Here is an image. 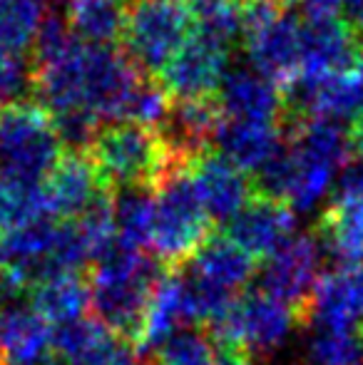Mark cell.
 I'll return each instance as SVG.
<instances>
[{"label": "cell", "mask_w": 363, "mask_h": 365, "mask_svg": "<svg viewBox=\"0 0 363 365\" xmlns=\"http://www.w3.org/2000/svg\"><path fill=\"white\" fill-rule=\"evenodd\" d=\"M165 274L167 269L157 259L117 244L92 264L88 276L92 318L137 353L152 293Z\"/></svg>", "instance_id": "6da1fadb"}, {"label": "cell", "mask_w": 363, "mask_h": 365, "mask_svg": "<svg viewBox=\"0 0 363 365\" xmlns=\"http://www.w3.org/2000/svg\"><path fill=\"white\" fill-rule=\"evenodd\" d=\"M90 159L107 192L130 187L157 192L170 174L192 164L170 147L160 130L135 122L102 125L90 145Z\"/></svg>", "instance_id": "7a4b0ae2"}, {"label": "cell", "mask_w": 363, "mask_h": 365, "mask_svg": "<svg viewBox=\"0 0 363 365\" xmlns=\"http://www.w3.org/2000/svg\"><path fill=\"white\" fill-rule=\"evenodd\" d=\"M209 236L212 217L194 192L189 169L170 174L155 194V221L150 234L155 259L172 274L182 271Z\"/></svg>", "instance_id": "3957f363"}, {"label": "cell", "mask_w": 363, "mask_h": 365, "mask_svg": "<svg viewBox=\"0 0 363 365\" xmlns=\"http://www.w3.org/2000/svg\"><path fill=\"white\" fill-rule=\"evenodd\" d=\"M63 157L53 117L40 102H18L0 110V172L8 179L43 184Z\"/></svg>", "instance_id": "277c9868"}, {"label": "cell", "mask_w": 363, "mask_h": 365, "mask_svg": "<svg viewBox=\"0 0 363 365\" xmlns=\"http://www.w3.org/2000/svg\"><path fill=\"white\" fill-rule=\"evenodd\" d=\"M192 33L187 0H132L122 40L137 68L160 75Z\"/></svg>", "instance_id": "5b68a950"}, {"label": "cell", "mask_w": 363, "mask_h": 365, "mask_svg": "<svg viewBox=\"0 0 363 365\" xmlns=\"http://www.w3.org/2000/svg\"><path fill=\"white\" fill-rule=\"evenodd\" d=\"M296 316L286 303L264 291H247L229 306L222 318L207 326L217 348L244 356H267L286 341Z\"/></svg>", "instance_id": "8992f818"}, {"label": "cell", "mask_w": 363, "mask_h": 365, "mask_svg": "<svg viewBox=\"0 0 363 365\" xmlns=\"http://www.w3.org/2000/svg\"><path fill=\"white\" fill-rule=\"evenodd\" d=\"M299 45L301 55L296 80H321L363 63V35L344 18L306 15L301 20Z\"/></svg>", "instance_id": "52a82bcc"}, {"label": "cell", "mask_w": 363, "mask_h": 365, "mask_svg": "<svg viewBox=\"0 0 363 365\" xmlns=\"http://www.w3.org/2000/svg\"><path fill=\"white\" fill-rule=\"evenodd\" d=\"M311 234L339 264H363V162L349 164Z\"/></svg>", "instance_id": "ba28073f"}, {"label": "cell", "mask_w": 363, "mask_h": 365, "mask_svg": "<svg viewBox=\"0 0 363 365\" xmlns=\"http://www.w3.org/2000/svg\"><path fill=\"white\" fill-rule=\"evenodd\" d=\"M321 256L324 249L319 239L314 234H299L269 256L262 269V291L286 303L294 311L296 323L304 321L309 298L319 281Z\"/></svg>", "instance_id": "9c48e42d"}, {"label": "cell", "mask_w": 363, "mask_h": 365, "mask_svg": "<svg viewBox=\"0 0 363 365\" xmlns=\"http://www.w3.org/2000/svg\"><path fill=\"white\" fill-rule=\"evenodd\" d=\"M227 70L229 48L192 33L180 53L157 75V82L172 97V102L209 100L217 97Z\"/></svg>", "instance_id": "30bf717a"}, {"label": "cell", "mask_w": 363, "mask_h": 365, "mask_svg": "<svg viewBox=\"0 0 363 365\" xmlns=\"http://www.w3.org/2000/svg\"><path fill=\"white\" fill-rule=\"evenodd\" d=\"M301 326L354 331L363 326V264H339L319 276Z\"/></svg>", "instance_id": "8fae6325"}, {"label": "cell", "mask_w": 363, "mask_h": 365, "mask_svg": "<svg viewBox=\"0 0 363 365\" xmlns=\"http://www.w3.org/2000/svg\"><path fill=\"white\" fill-rule=\"evenodd\" d=\"M189 179H192L202 207L217 221L234 219L257 197L254 182L247 177V172L234 167L219 152H209V149L192 159Z\"/></svg>", "instance_id": "7c38bea8"}, {"label": "cell", "mask_w": 363, "mask_h": 365, "mask_svg": "<svg viewBox=\"0 0 363 365\" xmlns=\"http://www.w3.org/2000/svg\"><path fill=\"white\" fill-rule=\"evenodd\" d=\"M296 217L286 204L254 197L234 219L227 221V239L244 249L254 261L269 259L294 239Z\"/></svg>", "instance_id": "4fadbf2b"}, {"label": "cell", "mask_w": 363, "mask_h": 365, "mask_svg": "<svg viewBox=\"0 0 363 365\" xmlns=\"http://www.w3.org/2000/svg\"><path fill=\"white\" fill-rule=\"evenodd\" d=\"M48 214L58 221L78 219L92 204L107 194L95 164L83 152H63L53 172L43 182Z\"/></svg>", "instance_id": "5bb4252c"}, {"label": "cell", "mask_w": 363, "mask_h": 365, "mask_svg": "<svg viewBox=\"0 0 363 365\" xmlns=\"http://www.w3.org/2000/svg\"><path fill=\"white\" fill-rule=\"evenodd\" d=\"M219 110L229 120L281 122L286 107L279 85L252 65L229 68L217 92Z\"/></svg>", "instance_id": "9a60e30c"}, {"label": "cell", "mask_w": 363, "mask_h": 365, "mask_svg": "<svg viewBox=\"0 0 363 365\" xmlns=\"http://www.w3.org/2000/svg\"><path fill=\"white\" fill-rule=\"evenodd\" d=\"M284 127L281 122L229 120L222 117L214 135V147L224 159L242 172L257 174L284 149Z\"/></svg>", "instance_id": "2e32d148"}, {"label": "cell", "mask_w": 363, "mask_h": 365, "mask_svg": "<svg viewBox=\"0 0 363 365\" xmlns=\"http://www.w3.org/2000/svg\"><path fill=\"white\" fill-rule=\"evenodd\" d=\"M53 346L68 365H137L135 348L112 336L95 318L58 326Z\"/></svg>", "instance_id": "e0dca14e"}, {"label": "cell", "mask_w": 363, "mask_h": 365, "mask_svg": "<svg viewBox=\"0 0 363 365\" xmlns=\"http://www.w3.org/2000/svg\"><path fill=\"white\" fill-rule=\"evenodd\" d=\"M299 33L301 20L291 13H281L267 28L247 35L244 45H247L252 68L267 75L276 85L289 87L299 77Z\"/></svg>", "instance_id": "ac0fdd59"}, {"label": "cell", "mask_w": 363, "mask_h": 365, "mask_svg": "<svg viewBox=\"0 0 363 365\" xmlns=\"http://www.w3.org/2000/svg\"><path fill=\"white\" fill-rule=\"evenodd\" d=\"M50 348V323L33 306L15 303L0 311V365H35Z\"/></svg>", "instance_id": "d6986e66"}, {"label": "cell", "mask_w": 363, "mask_h": 365, "mask_svg": "<svg viewBox=\"0 0 363 365\" xmlns=\"http://www.w3.org/2000/svg\"><path fill=\"white\" fill-rule=\"evenodd\" d=\"M189 274L199 281L214 286L219 291H227L234 296V291L244 289L257 274V261L239 249L234 241H229L224 234H212L202 244V249L189 261Z\"/></svg>", "instance_id": "ffe728a7"}, {"label": "cell", "mask_w": 363, "mask_h": 365, "mask_svg": "<svg viewBox=\"0 0 363 365\" xmlns=\"http://www.w3.org/2000/svg\"><path fill=\"white\" fill-rule=\"evenodd\" d=\"M127 10V0H70L65 20L78 40L112 48L125 35Z\"/></svg>", "instance_id": "44dd1931"}, {"label": "cell", "mask_w": 363, "mask_h": 365, "mask_svg": "<svg viewBox=\"0 0 363 365\" xmlns=\"http://www.w3.org/2000/svg\"><path fill=\"white\" fill-rule=\"evenodd\" d=\"M187 323L184 316V303H182V279L180 271H167L155 286L150 301V311L145 318V331H142V341L137 346V361H145L155 348H160L167 338L177 333V328Z\"/></svg>", "instance_id": "7402d4cb"}, {"label": "cell", "mask_w": 363, "mask_h": 365, "mask_svg": "<svg viewBox=\"0 0 363 365\" xmlns=\"http://www.w3.org/2000/svg\"><path fill=\"white\" fill-rule=\"evenodd\" d=\"M30 301L48 323L65 326L80 321L90 308V281L80 274H58L33 286Z\"/></svg>", "instance_id": "603a6c76"}, {"label": "cell", "mask_w": 363, "mask_h": 365, "mask_svg": "<svg viewBox=\"0 0 363 365\" xmlns=\"http://www.w3.org/2000/svg\"><path fill=\"white\" fill-rule=\"evenodd\" d=\"M112 217H115L117 244L122 249L140 251L150 244L155 221V192L142 187L112 192Z\"/></svg>", "instance_id": "cb8c5ba5"}, {"label": "cell", "mask_w": 363, "mask_h": 365, "mask_svg": "<svg viewBox=\"0 0 363 365\" xmlns=\"http://www.w3.org/2000/svg\"><path fill=\"white\" fill-rule=\"evenodd\" d=\"M50 219L43 184L0 177V236Z\"/></svg>", "instance_id": "d4e9b609"}, {"label": "cell", "mask_w": 363, "mask_h": 365, "mask_svg": "<svg viewBox=\"0 0 363 365\" xmlns=\"http://www.w3.org/2000/svg\"><path fill=\"white\" fill-rule=\"evenodd\" d=\"M194 33L232 48L242 38V5L239 0H187Z\"/></svg>", "instance_id": "484cf974"}, {"label": "cell", "mask_w": 363, "mask_h": 365, "mask_svg": "<svg viewBox=\"0 0 363 365\" xmlns=\"http://www.w3.org/2000/svg\"><path fill=\"white\" fill-rule=\"evenodd\" d=\"M43 20V0H0V43L25 55V50L35 45Z\"/></svg>", "instance_id": "4316f807"}, {"label": "cell", "mask_w": 363, "mask_h": 365, "mask_svg": "<svg viewBox=\"0 0 363 365\" xmlns=\"http://www.w3.org/2000/svg\"><path fill=\"white\" fill-rule=\"evenodd\" d=\"M142 365H219V348L207 331L184 328L150 353Z\"/></svg>", "instance_id": "83f0119b"}, {"label": "cell", "mask_w": 363, "mask_h": 365, "mask_svg": "<svg viewBox=\"0 0 363 365\" xmlns=\"http://www.w3.org/2000/svg\"><path fill=\"white\" fill-rule=\"evenodd\" d=\"M314 365H363V341L354 331H326L316 328L309 343Z\"/></svg>", "instance_id": "f1b7e54d"}, {"label": "cell", "mask_w": 363, "mask_h": 365, "mask_svg": "<svg viewBox=\"0 0 363 365\" xmlns=\"http://www.w3.org/2000/svg\"><path fill=\"white\" fill-rule=\"evenodd\" d=\"M351 142H354V152H359L363 157V112L356 117V125L351 130Z\"/></svg>", "instance_id": "f546056e"}, {"label": "cell", "mask_w": 363, "mask_h": 365, "mask_svg": "<svg viewBox=\"0 0 363 365\" xmlns=\"http://www.w3.org/2000/svg\"><path fill=\"white\" fill-rule=\"evenodd\" d=\"M35 365H68V363H65L63 358L58 356V353H50V356H45L43 361H38Z\"/></svg>", "instance_id": "4dcf8cb0"}, {"label": "cell", "mask_w": 363, "mask_h": 365, "mask_svg": "<svg viewBox=\"0 0 363 365\" xmlns=\"http://www.w3.org/2000/svg\"><path fill=\"white\" fill-rule=\"evenodd\" d=\"M281 3H284L286 8H289V5H294V3H299V5H301V0H281Z\"/></svg>", "instance_id": "1f68e13d"}, {"label": "cell", "mask_w": 363, "mask_h": 365, "mask_svg": "<svg viewBox=\"0 0 363 365\" xmlns=\"http://www.w3.org/2000/svg\"><path fill=\"white\" fill-rule=\"evenodd\" d=\"M361 341H363V326H361Z\"/></svg>", "instance_id": "d6a6232c"}, {"label": "cell", "mask_w": 363, "mask_h": 365, "mask_svg": "<svg viewBox=\"0 0 363 365\" xmlns=\"http://www.w3.org/2000/svg\"><path fill=\"white\" fill-rule=\"evenodd\" d=\"M58 3H63V0H58ZM68 3H70V0H68Z\"/></svg>", "instance_id": "836d02e7"}, {"label": "cell", "mask_w": 363, "mask_h": 365, "mask_svg": "<svg viewBox=\"0 0 363 365\" xmlns=\"http://www.w3.org/2000/svg\"><path fill=\"white\" fill-rule=\"evenodd\" d=\"M361 35H363V28H361Z\"/></svg>", "instance_id": "e575fe53"}]
</instances>
